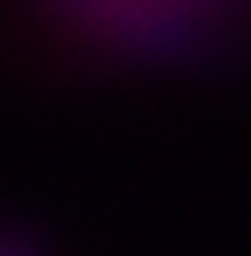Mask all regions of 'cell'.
<instances>
[{"label": "cell", "instance_id": "obj_1", "mask_svg": "<svg viewBox=\"0 0 251 256\" xmlns=\"http://www.w3.org/2000/svg\"><path fill=\"white\" fill-rule=\"evenodd\" d=\"M70 56L171 60L191 56L236 0H16Z\"/></svg>", "mask_w": 251, "mask_h": 256}, {"label": "cell", "instance_id": "obj_2", "mask_svg": "<svg viewBox=\"0 0 251 256\" xmlns=\"http://www.w3.org/2000/svg\"><path fill=\"white\" fill-rule=\"evenodd\" d=\"M0 256H46V251L20 231H0Z\"/></svg>", "mask_w": 251, "mask_h": 256}]
</instances>
